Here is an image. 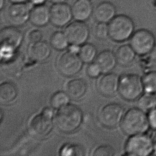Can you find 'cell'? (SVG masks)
Here are the masks:
<instances>
[{
  "instance_id": "6da1fadb",
  "label": "cell",
  "mask_w": 156,
  "mask_h": 156,
  "mask_svg": "<svg viewBox=\"0 0 156 156\" xmlns=\"http://www.w3.org/2000/svg\"><path fill=\"white\" fill-rule=\"evenodd\" d=\"M83 113L74 105H69L59 108L55 117L57 128L63 133H72L79 128L83 121Z\"/></svg>"
},
{
  "instance_id": "7a4b0ae2",
  "label": "cell",
  "mask_w": 156,
  "mask_h": 156,
  "mask_svg": "<svg viewBox=\"0 0 156 156\" xmlns=\"http://www.w3.org/2000/svg\"><path fill=\"white\" fill-rule=\"evenodd\" d=\"M121 128L129 136L147 133L150 128L148 114L138 107L130 108L125 114Z\"/></svg>"
},
{
  "instance_id": "3957f363",
  "label": "cell",
  "mask_w": 156,
  "mask_h": 156,
  "mask_svg": "<svg viewBox=\"0 0 156 156\" xmlns=\"http://www.w3.org/2000/svg\"><path fill=\"white\" fill-rule=\"evenodd\" d=\"M23 40V33L18 27L11 25L2 28L0 32L2 61H6L16 55V50Z\"/></svg>"
},
{
  "instance_id": "277c9868",
  "label": "cell",
  "mask_w": 156,
  "mask_h": 156,
  "mask_svg": "<svg viewBox=\"0 0 156 156\" xmlns=\"http://www.w3.org/2000/svg\"><path fill=\"white\" fill-rule=\"evenodd\" d=\"M109 35L116 42L129 41L136 30L133 19L127 15L118 14L108 23Z\"/></svg>"
},
{
  "instance_id": "5b68a950",
  "label": "cell",
  "mask_w": 156,
  "mask_h": 156,
  "mask_svg": "<svg viewBox=\"0 0 156 156\" xmlns=\"http://www.w3.org/2000/svg\"><path fill=\"white\" fill-rule=\"evenodd\" d=\"M118 92L129 101L138 99L144 92L142 77L135 74H126L120 77Z\"/></svg>"
},
{
  "instance_id": "8992f818",
  "label": "cell",
  "mask_w": 156,
  "mask_h": 156,
  "mask_svg": "<svg viewBox=\"0 0 156 156\" xmlns=\"http://www.w3.org/2000/svg\"><path fill=\"white\" fill-rule=\"evenodd\" d=\"M154 142L153 137L146 133L129 136L125 151L127 156H148L153 154Z\"/></svg>"
},
{
  "instance_id": "52a82bcc",
  "label": "cell",
  "mask_w": 156,
  "mask_h": 156,
  "mask_svg": "<svg viewBox=\"0 0 156 156\" xmlns=\"http://www.w3.org/2000/svg\"><path fill=\"white\" fill-rule=\"evenodd\" d=\"M129 44L137 55H148L156 44V36L152 32L146 29L135 30L129 40Z\"/></svg>"
},
{
  "instance_id": "ba28073f",
  "label": "cell",
  "mask_w": 156,
  "mask_h": 156,
  "mask_svg": "<svg viewBox=\"0 0 156 156\" xmlns=\"http://www.w3.org/2000/svg\"><path fill=\"white\" fill-rule=\"evenodd\" d=\"M34 6L30 2L11 4L7 13V19L11 25L20 27L30 20V14Z\"/></svg>"
},
{
  "instance_id": "9c48e42d",
  "label": "cell",
  "mask_w": 156,
  "mask_h": 156,
  "mask_svg": "<svg viewBox=\"0 0 156 156\" xmlns=\"http://www.w3.org/2000/svg\"><path fill=\"white\" fill-rule=\"evenodd\" d=\"M125 114L124 108L122 105L112 103L102 109L99 115V119L105 126L113 128L121 124Z\"/></svg>"
},
{
  "instance_id": "30bf717a",
  "label": "cell",
  "mask_w": 156,
  "mask_h": 156,
  "mask_svg": "<svg viewBox=\"0 0 156 156\" xmlns=\"http://www.w3.org/2000/svg\"><path fill=\"white\" fill-rule=\"evenodd\" d=\"M76 54L68 51L59 57L57 61V67L64 76L72 77L80 72L83 61Z\"/></svg>"
},
{
  "instance_id": "8fae6325",
  "label": "cell",
  "mask_w": 156,
  "mask_h": 156,
  "mask_svg": "<svg viewBox=\"0 0 156 156\" xmlns=\"http://www.w3.org/2000/svg\"><path fill=\"white\" fill-rule=\"evenodd\" d=\"M64 33L70 44L82 45L88 40L90 32L84 22L75 21L66 26Z\"/></svg>"
},
{
  "instance_id": "7c38bea8",
  "label": "cell",
  "mask_w": 156,
  "mask_h": 156,
  "mask_svg": "<svg viewBox=\"0 0 156 156\" xmlns=\"http://www.w3.org/2000/svg\"><path fill=\"white\" fill-rule=\"evenodd\" d=\"M50 10V23L56 27H66L73 19L72 6L66 3L53 4Z\"/></svg>"
},
{
  "instance_id": "4fadbf2b",
  "label": "cell",
  "mask_w": 156,
  "mask_h": 156,
  "mask_svg": "<svg viewBox=\"0 0 156 156\" xmlns=\"http://www.w3.org/2000/svg\"><path fill=\"white\" fill-rule=\"evenodd\" d=\"M53 117L43 114L34 117L30 124V133L37 137H44L51 132L53 126Z\"/></svg>"
},
{
  "instance_id": "5bb4252c",
  "label": "cell",
  "mask_w": 156,
  "mask_h": 156,
  "mask_svg": "<svg viewBox=\"0 0 156 156\" xmlns=\"http://www.w3.org/2000/svg\"><path fill=\"white\" fill-rule=\"evenodd\" d=\"M117 8L115 4L109 1L101 2L93 11V17L98 23H109L117 15Z\"/></svg>"
},
{
  "instance_id": "9a60e30c",
  "label": "cell",
  "mask_w": 156,
  "mask_h": 156,
  "mask_svg": "<svg viewBox=\"0 0 156 156\" xmlns=\"http://www.w3.org/2000/svg\"><path fill=\"white\" fill-rule=\"evenodd\" d=\"M120 77L115 73H107L100 77L98 82V89L102 94L111 97L119 90Z\"/></svg>"
},
{
  "instance_id": "2e32d148",
  "label": "cell",
  "mask_w": 156,
  "mask_h": 156,
  "mask_svg": "<svg viewBox=\"0 0 156 156\" xmlns=\"http://www.w3.org/2000/svg\"><path fill=\"white\" fill-rule=\"evenodd\" d=\"M72 13L74 20H88L93 15V4L91 0H76L72 6Z\"/></svg>"
},
{
  "instance_id": "e0dca14e",
  "label": "cell",
  "mask_w": 156,
  "mask_h": 156,
  "mask_svg": "<svg viewBox=\"0 0 156 156\" xmlns=\"http://www.w3.org/2000/svg\"><path fill=\"white\" fill-rule=\"evenodd\" d=\"M30 23L36 27H42L50 23V8L45 4L35 6L30 14Z\"/></svg>"
},
{
  "instance_id": "ac0fdd59",
  "label": "cell",
  "mask_w": 156,
  "mask_h": 156,
  "mask_svg": "<svg viewBox=\"0 0 156 156\" xmlns=\"http://www.w3.org/2000/svg\"><path fill=\"white\" fill-rule=\"evenodd\" d=\"M95 62L104 74L111 72L118 63L116 54L110 50H105L100 53L95 59Z\"/></svg>"
},
{
  "instance_id": "d6986e66",
  "label": "cell",
  "mask_w": 156,
  "mask_h": 156,
  "mask_svg": "<svg viewBox=\"0 0 156 156\" xmlns=\"http://www.w3.org/2000/svg\"><path fill=\"white\" fill-rule=\"evenodd\" d=\"M29 53L32 59L42 62L46 60L50 56L51 48L48 43L41 41L35 43L30 44Z\"/></svg>"
},
{
  "instance_id": "ffe728a7",
  "label": "cell",
  "mask_w": 156,
  "mask_h": 156,
  "mask_svg": "<svg viewBox=\"0 0 156 156\" xmlns=\"http://www.w3.org/2000/svg\"><path fill=\"white\" fill-rule=\"evenodd\" d=\"M136 53L129 44H125L118 48L116 55L117 62L122 66H128L133 63L136 56Z\"/></svg>"
},
{
  "instance_id": "44dd1931",
  "label": "cell",
  "mask_w": 156,
  "mask_h": 156,
  "mask_svg": "<svg viewBox=\"0 0 156 156\" xmlns=\"http://www.w3.org/2000/svg\"><path fill=\"white\" fill-rule=\"evenodd\" d=\"M87 90V83L80 78H75L70 80L67 85V93L73 99L81 98L84 95Z\"/></svg>"
},
{
  "instance_id": "7402d4cb",
  "label": "cell",
  "mask_w": 156,
  "mask_h": 156,
  "mask_svg": "<svg viewBox=\"0 0 156 156\" xmlns=\"http://www.w3.org/2000/svg\"><path fill=\"white\" fill-rule=\"evenodd\" d=\"M17 87L12 83L5 82L0 86V102L2 104H6L13 101L17 97Z\"/></svg>"
},
{
  "instance_id": "603a6c76",
  "label": "cell",
  "mask_w": 156,
  "mask_h": 156,
  "mask_svg": "<svg viewBox=\"0 0 156 156\" xmlns=\"http://www.w3.org/2000/svg\"><path fill=\"white\" fill-rule=\"evenodd\" d=\"M137 100V107L146 113L156 108V94L144 92Z\"/></svg>"
},
{
  "instance_id": "cb8c5ba5",
  "label": "cell",
  "mask_w": 156,
  "mask_h": 156,
  "mask_svg": "<svg viewBox=\"0 0 156 156\" xmlns=\"http://www.w3.org/2000/svg\"><path fill=\"white\" fill-rule=\"evenodd\" d=\"M50 43L54 49L61 51L67 48L69 43L64 32L56 31L51 35Z\"/></svg>"
},
{
  "instance_id": "d4e9b609",
  "label": "cell",
  "mask_w": 156,
  "mask_h": 156,
  "mask_svg": "<svg viewBox=\"0 0 156 156\" xmlns=\"http://www.w3.org/2000/svg\"><path fill=\"white\" fill-rule=\"evenodd\" d=\"M97 50L95 46L91 43H85L80 47L79 56L85 63H91L95 59Z\"/></svg>"
},
{
  "instance_id": "484cf974",
  "label": "cell",
  "mask_w": 156,
  "mask_h": 156,
  "mask_svg": "<svg viewBox=\"0 0 156 156\" xmlns=\"http://www.w3.org/2000/svg\"><path fill=\"white\" fill-rule=\"evenodd\" d=\"M144 92L156 94V71L146 73L142 77Z\"/></svg>"
},
{
  "instance_id": "4316f807",
  "label": "cell",
  "mask_w": 156,
  "mask_h": 156,
  "mask_svg": "<svg viewBox=\"0 0 156 156\" xmlns=\"http://www.w3.org/2000/svg\"><path fill=\"white\" fill-rule=\"evenodd\" d=\"M70 101V96L63 91L55 93L51 99V105L53 108L59 109L67 105Z\"/></svg>"
},
{
  "instance_id": "83f0119b",
  "label": "cell",
  "mask_w": 156,
  "mask_h": 156,
  "mask_svg": "<svg viewBox=\"0 0 156 156\" xmlns=\"http://www.w3.org/2000/svg\"><path fill=\"white\" fill-rule=\"evenodd\" d=\"M93 34L100 40H105L109 37L108 23L97 22L93 27Z\"/></svg>"
},
{
  "instance_id": "f1b7e54d",
  "label": "cell",
  "mask_w": 156,
  "mask_h": 156,
  "mask_svg": "<svg viewBox=\"0 0 156 156\" xmlns=\"http://www.w3.org/2000/svg\"><path fill=\"white\" fill-rule=\"evenodd\" d=\"M26 37L30 44L38 42L42 40L43 37L42 32L38 28H31L27 32Z\"/></svg>"
},
{
  "instance_id": "f546056e",
  "label": "cell",
  "mask_w": 156,
  "mask_h": 156,
  "mask_svg": "<svg viewBox=\"0 0 156 156\" xmlns=\"http://www.w3.org/2000/svg\"><path fill=\"white\" fill-rule=\"evenodd\" d=\"M115 154V151L112 147L102 146L97 148L93 152L94 156H112Z\"/></svg>"
},
{
  "instance_id": "4dcf8cb0",
  "label": "cell",
  "mask_w": 156,
  "mask_h": 156,
  "mask_svg": "<svg viewBox=\"0 0 156 156\" xmlns=\"http://www.w3.org/2000/svg\"><path fill=\"white\" fill-rule=\"evenodd\" d=\"M87 73L91 77H97L102 73L101 70L97 64L95 63H91L87 68Z\"/></svg>"
},
{
  "instance_id": "1f68e13d",
  "label": "cell",
  "mask_w": 156,
  "mask_h": 156,
  "mask_svg": "<svg viewBox=\"0 0 156 156\" xmlns=\"http://www.w3.org/2000/svg\"><path fill=\"white\" fill-rule=\"evenodd\" d=\"M147 114L150 128L156 131V108L151 110Z\"/></svg>"
},
{
  "instance_id": "d6a6232c",
  "label": "cell",
  "mask_w": 156,
  "mask_h": 156,
  "mask_svg": "<svg viewBox=\"0 0 156 156\" xmlns=\"http://www.w3.org/2000/svg\"><path fill=\"white\" fill-rule=\"evenodd\" d=\"M148 57L150 61L154 62L156 61V44L154 45L152 50L148 54Z\"/></svg>"
},
{
  "instance_id": "836d02e7",
  "label": "cell",
  "mask_w": 156,
  "mask_h": 156,
  "mask_svg": "<svg viewBox=\"0 0 156 156\" xmlns=\"http://www.w3.org/2000/svg\"><path fill=\"white\" fill-rule=\"evenodd\" d=\"M47 1V0H28V2L34 6L44 5Z\"/></svg>"
},
{
  "instance_id": "e575fe53",
  "label": "cell",
  "mask_w": 156,
  "mask_h": 156,
  "mask_svg": "<svg viewBox=\"0 0 156 156\" xmlns=\"http://www.w3.org/2000/svg\"><path fill=\"white\" fill-rule=\"evenodd\" d=\"M68 51H71L72 52L77 53L80 51V48L78 45L71 44L70 46L68 47Z\"/></svg>"
},
{
  "instance_id": "d590c367",
  "label": "cell",
  "mask_w": 156,
  "mask_h": 156,
  "mask_svg": "<svg viewBox=\"0 0 156 156\" xmlns=\"http://www.w3.org/2000/svg\"><path fill=\"white\" fill-rule=\"evenodd\" d=\"M8 1L10 2L11 4H15V3H25V2H27L28 0H8Z\"/></svg>"
},
{
  "instance_id": "8d00e7d4",
  "label": "cell",
  "mask_w": 156,
  "mask_h": 156,
  "mask_svg": "<svg viewBox=\"0 0 156 156\" xmlns=\"http://www.w3.org/2000/svg\"><path fill=\"white\" fill-rule=\"evenodd\" d=\"M50 2L52 4H57V3H66L67 0H49Z\"/></svg>"
},
{
  "instance_id": "74e56055",
  "label": "cell",
  "mask_w": 156,
  "mask_h": 156,
  "mask_svg": "<svg viewBox=\"0 0 156 156\" xmlns=\"http://www.w3.org/2000/svg\"><path fill=\"white\" fill-rule=\"evenodd\" d=\"M153 140H154V150L153 154L154 155H156V132L154 134V137H153Z\"/></svg>"
},
{
  "instance_id": "f35d334b",
  "label": "cell",
  "mask_w": 156,
  "mask_h": 156,
  "mask_svg": "<svg viewBox=\"0 0 156 156\" xmlns=\"http://www.w3.org/2000/svg\"><path fill=\"white\" fill-rule=\"evenodd\" d=\"M5 5V0H0V9L2 10Z\"/></svg>"
},
{
  "instance_id": "ab89813d",
  "label": "cell",
  "mask_w": 156,
  "mask_h": 156,
  "mask_svg": "<svg viewBox=\"0 0 156 156\" xmlns=\"http://www.w3.org/2000/svg\"><path fill=\"white\" fill-rule=\"evenodd\" d=\"M91 1H92V0H91Z\"/></svg>"
}]
</instances>
